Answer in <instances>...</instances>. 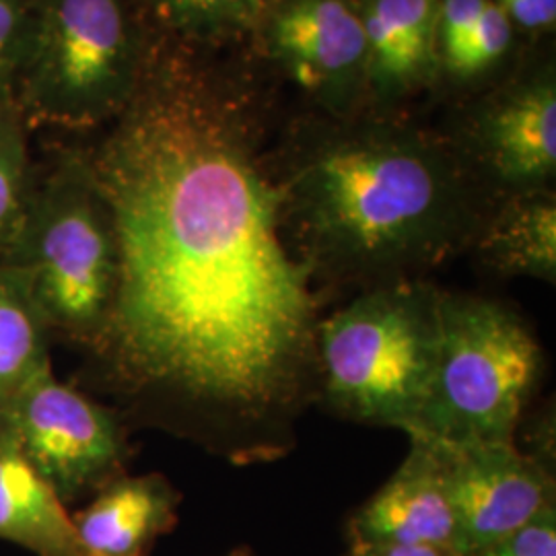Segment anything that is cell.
Returning a JSON list of instances; mask_svg holds the SVG:
<instances>
[{
  "mask_svg": "<svg viewBox=\"0 0 556 556\" xmlns=\"http://www.w3.org/2000/svg\"><path fill=\"white\" fill-rule=\"evenodd\" d=\"M174 43L149 48L132 100L87 155L118 243L100 351L223 456L270 462L318 390V298L252 122Z\"/></svg>",
  "mask_w": 556,
  "mask_h": 556,
  "instance_id": "obj_1",
  "label": "cell"
},
{
  "mask_svg": "<svg viewBox=\"0 0 556 556\" xmlns=\"http://www.w3.org/2000/svg\"><path fill=\"white\" fill-rule=\"evenodd\" d=\"M275 179L312 280L365 289L418 278L472 245L495 204L452 140L390 119L305 126Z\"/></svg>",
  "mask_w": 556,
  "mask_h": 556,
  "instance_id": "obj_2",
  "label": "cell"
},
{
  "mask_svg": "<svg viewBox=\"0 0 556 556\" xmlns=\"http://www.w3.org/2000/svg\"><path fill=\"white\" fill-rule=\"evenodd\" d=\"M439 298L408 278L369 287L319 319L316 394L340 417L413 435L438 365Z\"/></svg>",
  "mask_w": 556,
  "mask_h": 556,
  "instance_id": "obj_3",
  "label": "cell"
},
{
  "mask_svg": "<svg viewBox=\"0 0 556 556\" xmlns=\"http://www.w3.org/2000/svg\"><path fill=\"white\" fill-rule=\"evenodd\" d=\"M7 260L25 273L50 328L100 351L118 289V243L87 155L66 153L36 181Z\"/></svg>",
  "mask_w": 556,
  "mask_h": 556,
  "instance_id": "obj_4",
  "label": "cell"
},
{
  "mask_svg": "<svg viewBox=\"0 0 556 556\" xmlns=\"http://www.w3.org/2000/svg\"><path fill=\"white\" fill-rule=\"evenodd\" d=\"M540 371V344L516 312L491 299L441 291L435 376L408 438L450 447L516 443Z\"/></svg>",
  "mask_w": 556,
  "mask_h": 556,
  "instance_id": "obj_5",
  "label": "cell"
},
{
  "mask_svg": "<svg viewBox=\"0 0 556 556\" xmlns=\"http://www.w3.org/2000/svg\"><path fill=\"white\" fill-rule=\"evenodd\" d=\"M147 54L128 0H36L15 101L29 124L108 126L132 100Z\"/></svg>",
  "mask_w": 556,
  "mask_h": 556,
  "instance_id": "obj_6",
  "label": "cell"
},
{
  "mask_svg": "<svg viewBox=\"0 0 556 556\" xmlns=\"http://www.w3.org/2000/svg\"><path fill=\"white\" fill-rule=\"evenodd\" d=\"M0 429L59 497L75 501L118 478L126 439L112 410L60 383L52 367L0 410Z\"/></svg>",
  "mask_w": 556,
  "mask_h": 556,
  "instance_id": "obj_7",
  "label": "cell"
},
{
  "mask_svg": "<svg viewBox=\"0 0 556 556\" xmlns=\"http://www.w3.org/2000/svg\"><path fill=\"white\" fill-rule=\"evenodd\" d=\"M457 153L491 199L553 190L556 75L544 64L489 93L466 119Z\"/></svg>",
  "mask_w": 556,
  "mask_h": 556,
  "instance_id": "obj_8",
  "label": "cell"
},
{
  "mask_svg": "<svg viewBox=\"0 0 556 556\" xmlns=\"http://www.w3.org/2000/svg\"><path fill=\"white\" fill-rule=\"evenodd\" d=\"M258 31L278 68L334 118L367 100L358 0H275Z\"/></svg>",
  "mask_w": 556,
  "mask_h": 556,
  "instance_id": "obj_9",
  "label": "cell"
},
{
  "mask_svg": "<svg viewBox=\"0 0 556 556\" xmlns=\"http://www.w3.org/2000/svg\"><path fill=\"white\" fill-rule=\"evenodd\" d=\"M459 556H475L556 503L555 475L516 443L443 445Z\"/></svg>",
  "mask_w": 556,
  "mask_h": 556,
  "instance_id": "obj_10",
  "label": "cell"
},
{
  "mask_svg": "<svg viewBox=\"0 0 556 556\" xmlns=\"http://www.w3.org/2000/svg\"><path fill=\"white\" fill-rule=\"evenodd\" d=\"M358 544L433 546L459 556L457 521L445 482V456L438 441L410 438V452L349 523Z\"/></svg>",
  "mask_w": 556,
  "mask_h": 556,
  "instance_id": "obj_11",
  "label": "cell"
},
{
  "mask_svg": "<svg viewBox=\"0 0 556 556\" xmlns=\"http://www.w3.org/2000/svg\"><path fill=\"white\" fill-rule=\"evenodd\" d=\"M367 41V100L396 103L439 68V0H358Z\"/></svg>",
  "mask_w": 556,
  "mask_h": 556,
  "instance_id": "obj_12",
  "label": "cell"
},
{
  "mask_svg": "<svg viewBox=\"0 0 556 556\" xmlns=\"http://www.w3.org/2000/svg\"><path fill=\"white\" fill-rule=\"evenodd\" d=\"M178 491L160 475L110 480L73 516L85 556H149L178 523Z\"/></svg>",
  "mask_w": 556,
  "mask_h": 556,
  "instance_id": "obj_13",
  "label": "cell"
},
{
  "mask_svg": "<svg viewBox=\"0 0 556 556\" xmlns=\"http://www.w3.org/2000/svg\"><path fill=\"white\" fill-rule=\"evenodd\" d=\"M0 538L38 556H80L64 501L0 429Z\"/></svg>",
  "mask_w": 556,
  "mask_h": 556,
  "instance_id": "obj_14",
  "label": "cell"
},
{
  "mask_svg": "<svg viewBox=\"0 0 556 556\" xmlns=\"http://www.w3.org/2000/svg\"><path fill=\"white\" fill-rule=\"evenodd\" d=\"M480 262L497 275L556 280L553 190L517 194L491 206L472 239Z\"/></svg>",
  "mask_w": 556,
  "mask_h": 556,
  "instance_id": "obj_15",
  "label": "cell"
},
{
  "mask_svg": "<svg viewBox=\"0 0 556 556\" xmlns=\"http://www.w3.org/2000/svg\"><path fill=\"white\" fill-rule=\"evenodd\" d=\"M48 332L25 273L15 262L0 260V410L50 369Z\"/></svg>",
  "mask_w": 556,
  "mask_h": 556,
  "instance_id": "obj_16",
  "label": "cell"
},
{
  "mask_svg": "<svg viewBox=\"0 0 556 556\" xmlns=\"http://www.w3.org/2000/svg\"><path fill=\"white\" fill-rule=\"evenodd\" d=\"M147 4L172 40L184 46L258 31L275 0H147Z\"/></svg>",
  "mask_w": 556,
  "mask_h": 556,
  "instance_id": "obj_17",
  "label": "cell"
},
{
  "mask_svg": "<svg viewBox=\"0 0 556 556\" xmlns=\"http://www.w3.org/2000/svg\"><path fill=\"white\" fill-rule=\"evenodd\" d=\"M29 122L15 101L0 105V260L20 238L36 190Z\"/></svg>",
  "mask_w": 556,
  "mask_h": 556,
  "instance_id": "obj_18",
  "label": "cell"
},
{
  "mask_svg": "<svg viewBox=\"0 0 556 556\" xmlns=\"http://www.w3.org/2000/svg\"><path fill=\"white\" fill-rule=\"evenodd\" d=\"M516 27L495 0H486L475 27L462 48L441 68L457 80L480 79L509 56L516 43Z\"/></svg>",
  "mask_w": 556,
  "mask_h": 556,
  "instance_id": "obj_19",
  "label": "cell"
},
{
  "mask_svg": "<svg viewBox=\"0 0 556 556\" xmlns=\"http://www.w3.org/2000/svg\"><path fill=\"white\" fill-rule=\"evenodd\" d=\"M34 2L0 0V105L15 101Z\"/></svg>",
  "mask_w": 556,
  "mask_h": 556,
  "instance_id": "obj_20",
  "label": "cell"
},
{
  "mask_svg": "<svg viewBox=\"0 0 556 556\" xmlns=\"http://www.w3.org/2000/svg\"><path fill=\"white\" fill-rule=\"evenodd\" d=\"M475 556H556V503Z\"/></svg>",
  "mask_w": 556,
  "mask_h": 556,
  "instance_id": "obj_21",
  "label": "cell"
},
{
  "mask_svg": "<svg viewBox=\"0 0 556 556\" xmlns=\"http://www.w3.org/2000/svg\"><path fill=\"white\" fill-rule=\"evenodd\" d=\"M516 31L546 36L556 25V0H495Z\"/></svg>",
  "mask_w": 556,
  "mask_h": 556,
  "instance_id": "obj_22",
  "label": "cell"
},
{
  "mask_svg": "<svg viewBox=\"0 0 556 556\" xmlns=\"http://www.w3.org/2000/svg\"><path fill=\"white\" fill-rule=\"evenodd\" d=\"M349 556H454L433 546H400V544H358L351 542Z\"/></svg>",
  "mask_w": 556,
  "mask_h": 556,
  "instance_id": "obj_23",
  "label": "cell"
},
{
  "mask_svg": "<svg viewBox=\"0 0 556 556\" xmlns=\"http://www.w3.org/2000/svg\"><path fill=\"white\" fill-rule=\"evenodd\" d=\"M231 556H252L248 551H238V553H233Z\"/></svg>",
  "mask_w": 556,
  "mask_h": 556,
  "instance_id": "obj_24",
  "label": "cell"
},
{
  "mask_svg": "<svg viewBox=\"0 0 556 556\" xmlns=\"http://www.w3.org/2000/svg\"><path fill=\"white\" fill-rule=\"evenodd\" d=\"M80 556H85V555H80Z\"/></svg>",
  "mask_w": 556,
  "mask_h": 556,
  "instance_id": "obj_25",
  "label": "cell"
}]
</instances>
